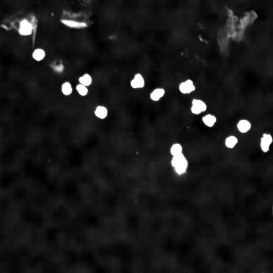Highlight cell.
I'll return each instance as SVG.
<instances>
[{"instance_id":"obj_1","label":"cell","mask_w":273,"mask_h":273,"mask_svg":"<svg viewBox=\"0 0 273 273\" xmlns=\"http://www.w3.org/2000/svg\"><path fill=\"white\" fill-rule=\"evenodd\" d=\"M176 173L179 174L184 173L188 166V162L182 153L174 156L171 162Z\"/></svg>"},{"instance_id":"obj_2","label":"cell","mask_w":273,"mask_h":273,"mask_svg":"<svg viewBox=\"0 0 273 273\" xmlns=\"http://www.w3.org/2000/svg\"><path fill=\"white\" fill-rule=\"evenodd\" d=\"M192 106L191 108L192 112L195 114H198L207 109V105L202 101L194 99L192 101Z\"/></svg>"},{"instance_id":"obj_3","label":"cell","mask_w":273,"mask_h":273,"mask_svg":"<svg viewBox=\"0 0 273 273\" xmlns=\"http://www.w3.org/2000/svg\"><path fill=\"white\" fill-rule=\"evenodd\" d=\"M179 89L180 91L183 94H188L194 91L195 89V87L192 81L188 79L180 84Z\"/></svg>"},{"instance_id":"obj_4","label":"cell","mask_w":273,"mask_h":273,"mask_svg":"<svg viewBox=\"0 0 273 273\" xmlns=\"http://www.w3.org/2000/svg\"><path fill=\"white\" fill-rule=\"evenodd\" d=\"M33 29L32 24L26 20H24L20 23L19 31L22 35H27L31 34Z\"/></svg>"},{"instance_id":"obj_5","label":"cell","mask_w":273,"mask_h":273,"mask_svg":"<svg viewBox=\"0 0 273 273\" xmlns=\"http://www.w3.org/2000/svg\"><path fill=\"white\" fill-rule=\"evenodd\" d=\"M61 22L65 26L72 28H80L86 26V24L85 23L73 20L63 19Z\"/></svg>"},{"instance_id":"obj_6","label":"cell","mask_w":273,"mask_h":273,"mask_svg":"<svg viewBox=\"0 0 273 273\" xmlns=\"http://www.w3.org/2000/svg\"><path fill=\"white\" fill-rule=\"evenodd\" d=\"M272 140V138L270 135L263 134V137L261 138V147L263 151L266 152L268 150L270 144L271 143Z\"/></svg>"},{"instance_id":"obj_7","label":"cell","mask_w":273,"mask_h":273,"mask_svg":"<svg viewBox=\"0 0 273 273\" xmlns=\"http://www.w3.org/2000/svg\"><path fill=\"white\" fill-rule=\"evenodd\" d=\"M144 82L142 76L139 74L136 75L131 83L132 87L134 88H141L144 85Z\"/></svg>"},{"instance_id":"obj_8","label":"cell","mask_w":273,"mask_h":273,"mask_svg":"<svg viewBox=\"0 0 273 273\" xmlns=\"http://www.w3.org/2000/svg\"><path fill=\"white\" fill-rule=\"evenodd\" d=\"M237 127L240 132L242 133H245L250 129L251 125L247 121L243 120L239 121Z\"/></svg>"},{"instance_id":"obj_9","label":"cell","mask_w":273,"mask_h":273,"mask_svg":"<svg viewBox=\"0 0 273 273\" xmlns=\"http://www.w3.org/2000/svg\"><path fill=\"white\" fill-rule=\"evenodd\" d=\"M202 120L206 125L209 127H211L216 122V118L214 116L210 114H208L202 118Z\"/></svg>"},{"instance_id":"obj_10","label":"cell","mask_w":273,"mask_h":273,"mask_svg":"<svg viewBox=\"0 0 273 273\" xmlns=\"http://www.w3.org/2000/svg\"><path fill=\"white\" fill-rule=\"evenodd\" d=\"M165 93V91L162 88L155 89L151 93L150 97L152 100L155 101L158 100L163 97Z\"/></svg>"},{"instance_id":"obj_11","label":"cell","mask_w":273,"mask_h":273,"mask_svg":"<svg viewBox=\"0 0 273 273\" xmlns=\"http://www.w3.org/2000/svg\"><path fill=\"white\" fill-rule=\"evenodd\" d=\"M45 54V53L43 50L41 49H37L33 52L32 56L35 60L39 61L44 58Z\"/></svg>"},{"instance_id":"obj_12","label":"cell","mask_w":273,"mask_h":273,"mask_svg":"<svg viewBox=\"0 0 273 273\" xmlns=\"http://www.w3.org/2000/svg\"><path fill=\"white\" fill-rule=\"evenodd\" d=\"M95 113L98 117L101 119H103L107 116V110L105 107L99 106L97 107Z\"/></svg>"},{"instance_id":"obj_13","label":"cell","mask_w":273,"mask_h":273,"mask_svg":"<svg viewBox=\"0 0 273 273\" xmlns=\"http://www.w3.org/2000/svg\"><path fill=\"white\" fill-rule=\"evenodd\" d=\"M182 150V147L181 145L179 144H176L172 146L171 152L172 155L174 156L181 153Z\"/></svg>"},{"instance_id":"obj_14","label":"cell","mask_w":273,"mask_h":273,"mask_svg":"<svg viewBox=\"0 0 273 273\" xmlns=\"http://www.w3.org/2000/svg\"><path fill=\"white\" fill-rule=\"evenodd\" d=\"M237 142V140L235 137L231 136L226 139L225 144L227 147L232 148L234 147Z\"/></svg>"},{"instance_id":"obj_15","label":"cell","mask_w":273,"mask_h":273,"mask_svg":"<svg viewBox=\"0 0 273 273\" xmlns=\"http://www.w3.org/2000/svg\"><path fill=\"white\" fill-rule=\"evenodd\" d=\"M79 81L83 85L85 86H88L91 82L92 79L89 75L86 74L79 78Z\"/></svg>"},{"instance_id":"obj_16","label":"cell","mask_w":273,"mask_h":273,"mask_svg":"<svg viewBox=\"0 0 273 273\" xmlns=\"http://www.w3.org/2000/svg\"><path fill=\"white\" fill-rule=\"evenodd\" d=\"M62 90L64 95H70L72 91V89L70 84L68 82L64 83L62 86Z\"/></svg>"},{"instance_id":"obj_17","label":"cell","mask_w":273,"mask_h":273,"mask_svg":"<svg viewBox=\"0 0 273 273\" xmlns=\"http://www.w3.org/2000/svg\"><path fill=\"white\" fill-rule=\"evenodd\" d=\"M76 89L79 94L82 96L86 95L88 92L87 88L83 85L80 84L77 86Z\"/></svg>"}]
</instances>
